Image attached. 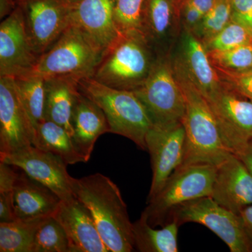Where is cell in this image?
<instances>
[{"label":"cell","instance_id":"cell-20","mask_svg":"<svg viewBox=\"0 0 252 252\" xmlns=\"http://www.w3.org/2000/svg\"><path fill=\"white\" fill-rule=\"evenodd\" d=\"M199 91L208 98L223 82L209 57L205 46L190 31H186L182 57L178 59Z\"/></svg>","mask_w":252,"mask_h":252},{"label":"cell","instance_id":"cell-27","mask_svg":"<svg viewBox=\"0 0 252 252\" xmlns=\"http://www.w3.org/2000/svg\"><path fill=\"white\" fill-rule=\"evenodd\" d=\"M32 252H71L67 235L53 217H46L38 228Z\"/></svg>","mask_w":252,"mask_h":252},{"label":"cell","instance_id":"cell-34","mask_svg":"<svg viewBox=\"0 0 252 252\" xmlns=\"http://www.w3.org/2000/svg\"><path fill=\"white\" fill-rule=\"evenodd\" d=\"M230 19L245 26L252 33V0H230Z\"/></svg>","mask_w":252,"mask_h":252},{"label":"cell","instance_id":"cell-12","mask_svg":"<svg viewBox=\"0 0 252 252\" xmlns=\"http://www.w3.org/2000/svg\"><path fill=\"white\" fill-rule=\"evenodd\" d=\"M35 127L20 98L14 78L0 77V158L32 145Z\"/></svg>","mask_w":252,"mask_h":252},{"label":"cell","instance_id":"cell-39","mask_svg":"<svg viewBox=\"0 0 252 252\" xmlns=\"http://www.w3.org/2000/svg\"><path fill=\"white\" fill-rule=\"evenodd\" d=\"M20 0H0V16L1 18L8 16L19 5Z\"/></svg>","mask_w":252,"mask_h":252},{"label":"cell","instance_id":"cell-14","mask_svg":"<svg viewBox=\"0 0 252 252\" xmlns=\"http://www.w3.org/2000/svg\"><path fill=\"white\" fill-rule=\"evenodd\" d=\"M39 57L30 40L22 9L18 5L0 25V77L29 74Z\"/></svg>","mask_w":252,"mask_h":252},{"label":"cell","instance_id":"cell-2","mask_svg":"<svg viewBox=\"0 0 252 252\" xmlns=\"http://www.w3.org/2000/svg\"><path fill=\"white\" fill-rule=\"evenodd\" d=\"M185 99L182 123L186 133L185 152L182 165H220L230 152L222 142L220 130L208 101L194 84L179 59L172 64Z\"/></svg>","mask_w":252,"mask_h":252},{"label":"cell","instance_id":"cell-1","mask_svg":"<svg viewBox=\"0 0 252 252\" xmlns=\"http://www.w3.org/2000/svg\"><path fill=\"white\" fill-rule=\"evenodd\" d=\"M71 185L74 196L91 212L109 252L133 251V223L117 185L100 173L80 179L72 177Z\"/></svg>","mask_w":252,"mask_h":252},{"label":"cell","instance_id":"cell-23","mask_svg":"<svg viewBox=\"0 0 252 252\" xmlns=\"http://www.w3.org/2000/svg\"><path fill=\"white\" fill-rule=\"evenodd\" d=\"M177 16L171 0H144L139 29L154 50L166 38Z\"/></svg>","mask_w":252,"mask_h":252},{"label":"cell","instance_id":"cell-24","mask_svg":"<svg viewBox=\"0 0 252 252\" xmlns=\"http://www.w3.org/2000/svg\"><path fill=\"white\" fill-rule=\"evenodd\" d=\"M180 225L169 222L160 229L149 224L146 219L133 223L135 248L141 252H178V230Z\"/></svg>","mask_w":252,"mask_h":252},{"label":"cell","instance_id":"cell-25","mask_svg":"<svg viewBox=\"0 0 252 252\" xmlns=\"http://www.w3.org/2000/svg\"><path fill=\"white\" fill-rule=\"evenodd\" d=\"M46 218L0 222V252H32L36 232Z\"/></svg>","mask_w":252,"mask_h":252},{"label":"cell","instance_id":"cell-32","mask_svg":"<svg viewBox=\"0 0 252 252\" xmlns=\"http://www.w3.org/2000/svg\"><path fill=\"white\" fill-rule=\"evenodd\" d=\"M144 0H115L114 16L119 31L139 29Z\"/></svg>","mask_w":252,"mask_h":252},{"label":"cell","instance_id":"cell-3","mask_svg":"<svg viewBox=\"0 0 252 252\" xmlns=\"http://www.w3.org/2000/svg\"><path fill=\"white\" fill-rule=\"evenodd\" d=\"M156 59L140 29L121 32L104 49L92 78L109 87L133 91L145 80Z\"/></svg>","mask_w":252,"mask_h":252},{"label":"cell","instance_id":"cell-16","mask_svg":"<svg viewBox=\"0 0 252 252\" xmlns=\"http://www.w3.org/2000/svg\"><path fill=\"white\" fill-rule=\"evenodd\" d=\"M211 197L237 215L252 205V176L235 154L217 165Z\"/></svg>","mask_w":252,"mask_h":252},{"label":"cell","instance_id":"cell-31","mask_svg":"<svg viewBox=\"0 0 252 252\" xmlns=\"http://www.w3.org/2000/svg\"><path fill=\"white\" fill-rule=\"evenodd\" d=\"M17 173L12 165L0 162V222L17 220L14 207V187Z\"/></svg>","mask_w":252,"mask_h":252},{"label":"cell","instance_id":"cell-21","mask_svg":"<svg viewBox=\"0 0 252 252\" xmlns=\"http://www.w3.org/2000/svg\"><path fill=\"white\" fill-rule=\"evenodd\" d=\"M45 120L62 126L72 137V114L79 94V82L59 78L45 80Z\"/></svg>","mask_w":252,"mask_h":252},{"label":"cell","instance_id":"cell-28","mask_svg":"<svg viewBox=\"0 0 252 252\" xmlns=\"http://www.w3.org/2000/svg\"><path fill=\"white\" fill-rule=\"evenodd\" d=\"M231 17L230 0H217L192 33L205 44L228 24Z\"/></svg>","mask_w":252,"mask_h":252},{"label":"cell","instance_id":"cell-35","mask_svg":"<svg viewBox=\"0 0 252 252\" xmlns=\"http://www.w3.org/2000/svg\"><path fill=\"white\" fill-rule=\"evenodd\" d=\"M180 16H182L186 31L192 32L201 22L204 15L187 3L184 2L180 9Z\"/></svg>","mask_w":252,"mask_h":252},{"label":"cell","instance_id":"cell-11","mask_svg":"<svg viewBox=\"0 0 252 252\" xmlns=\"http://www.w3.org/2000/svg\"><path fill=\"white\" fill-rule=\"evenodd\" d=\"M186 133L182 122L153 124L146 136L150 156L152 180L147 201L153 198L176 169L182 165L185 152Z\"/></svg>","mask_w":252,"mask_h":252},{"label":"cell","instance_id":"cell-19","mask_svg":"<svg viewBox=\"0 0 252 252\" xmlns=\"http://www.w3.org/2000/svg\"><path fill=\"white\" fill-rule=\"evenodd\" d=\"M19 170L14 187L15 213L17 219L53 217L61 203V198L46 186Z\"/></svg>","mask_w":252,"mask_h":252},{"label":"cell","instance_id":"cell-17","mask_svg":"<svg viewBox=\"0 0 252 252\" xmlns=\"http://www.w3.org/2000/svg\"><path fill=\"white\" fill-rule=\"evenodd\" d=\"M115 0H76L71 23L105 49L120 34L114 16Z\"/></svg>","mask_w":252,"mask_h":252},{"label":"cell","instance_id":"cell-38","mask_svg":"<svg viewBox=\"0 0 252 252\" xmlns=\"http://www.w3.org/2000/svg\"><path fill=\"white\" fill-rule=\"evenodd\" d=\"M216 1L217 0H185L184 2L193 6L205 16L213 7Z\"/></svg>","mask_w":252,"mask_h":252},{"label":"cell","instance_id":"cell-15","mask_svg":"<svg viewBox=\"0 0 252 252\" xmlns=\"http://www.w3.org/2000/svg\"><path fill=\"white\" fill-rule=\"evenodd\" d=\"M53 217L66 232L71 252H109L91 212L74 195L61 200Z\"/></svg>","mask_w":252,"mask_h":252},{"label":"cell","instance_id":"cell-33","mask_svg":"<svg viewBox=\"0 0 252 252\" xmlns=\"http://www.w3.org/2000/svg\"><path fill=\"white\" fill-rule=\"evenodd\" d=\"M216 69L225 86L252 101V70L233 72Z\"/></svg>","mask_w":252,"mask_h":252},{"label":"cell","instance_id":"cell-22","mask_svg":"<svg viewBox=\"0 0 252 252\" xmlns=\"http://www.w3.org/2000/svg\"><path fill=\"white\" fill-rule=\"evenodd\" d=\"M33 146L57 156L67 165L86 162L72 136L62 126L44 120L36 127Z\"/></svg>","mask_w":252,"mask_h":252},{"label":"cell","instance_id":"cell-9","mask_svg":"<svg viewBox=\"0 0 252 252\" xmlns=\"http://www.w3.org/2000/svg\"><path fill=\"white\" fill-rule=\"evenodd\" d=\"M206 99L216 119L222 142L228 152L236 155L252 140V101L223 83Z\"/></svg>","mask_w":252,"mask_h":252},{"label":"cell","instance_id":"cell-30","mask_svg":"<svg viewBox=\"0 0 252 252\" xmlns=\"http://www.w3.org/2000/svg\"><path fill=\"white\" fill-rule=\"evenodd\" d=\"M252 42V33L245 26L230 19L225 26L205 44L207 53L226 51Z\"/></svg>","mask_w":252,"mask_h":252},{"label":"cell","instance_id":"cell-7","mask_svg":"<svg viewBox=\"0 0 252 252\" xmlns=\"http://www.w3.org/2000/svg\"><path fill=\"white\" fill-rule=\"evenodd\" d=\"M132 92L143 103L153 124L182 122L185 99L167 58L157 56L145 80Z\"/></svg>","mask_w":252,"mask_h":252},{"label":"cell","instance_id":"cell-8","mask_svg":"<svg viewBox=\"0 0 252 252\" xmlns=\"http://www.w3.org/2000/svg\"><path fill=\"white\" fill-rule=\"evenodd\" d=\"M172 220L180 225L190 222L205 225L223 240L231 252H252V242L240 215L221 206L211 196L195 199L176 207L167 223Z\"/></svg>","mask_w":252,"mask_h":252},{"label":"cell","instance_id":"cell-4","mask_svg":"<svg viewBox=\"0 0 252 252\" xmlns=\"http://www.w3.org/2000/svg\"><path fill=\"white\" fill-rule=\"evenodd\" d=\"M104 51L85 32L70 23L59 39L39 56L29 74L44 80L61 78L79 82L93 77Z\"/></svg>","mask_w":252,"mask_h":252},{"label":"cell","instance_id":"cell-6","mask_svg":"<svg viewBox=\"0 0 252 252\" xmlns=\"http://www.w3.org/2000/svg\"><path fill=\"white\" fill-rule=\"evenodd\" d=\"M217 166L210 164L181 165L165 185L147 202L142 216L153 227L163 226L172 210L182 204L211 196Z\"/></svg>","mask_w":252,"mask_h":252},{"label":"cell","instance_id":"cell-10","mask_svg":"<svg viewBox=\"0 0 252 252\" xmlns=\"http://www.w3.org/2000/svg\"><path fill=\"white\" fill-rule=\"evenodd\" d=\"M76 0H20L25 26L38 56L45 53L70 25Z\"/></svg>","mask_w":252,"mask_h":252},{"label":"cell","instance_id":"cell-36","mask_svg":"<svg viewBox=\"0 0 252 252\" xmlns=\"http://www.w3.org/2000/svg\"><path fill=\"white\" fill-rule=\"evenodd\" d=\"M239 215L241 219L244 229L252 243V205L243 209Z\"/></svg>","mask_w":252,"mask_h":252},{"label":"cell","instance_id":"cell-37","mask_svg":"<svg viewBox=\"0 0 252 252\" xmlns=\"http://www.w3.org/2000/svg\"><path fill=\"white\" fill-rule=\"evenodd\" d=\"M237 157L240 159L244 165L248 169V171L252 176V140L238 154Z\"/></svg>","mask_w":252,"mask_h":252},{"label":"cell","instance_id":"cell-13","mask_svg":"<svg viewBox=\"0 0 252 252\" xmlns=\"http://www.w3.org/2000/svg\"><path fill=\"white\" fill-rule=\"evenodd\" d=\"M0 162L23 170L52 190L61 200L74 196L67 165L54 154L30 145L1 158Z\"/></svg>","mask_w":252,"mask_h":252},{"label":"cell","instance_id":"cell-29","mask_svg":"<svg viewBox=\"0 0 252 252\" xmlns=\"http://www.w3.org/2000/svg\"><path fill=\"white\" fill-rule=\"evenodd\" d=\"M214 67L233 72L252 70V42L226 51L208 53Z\"/></svg>","mask_w":252,"mask_h":252},{"label":"cell","instance_id":"cell-18","mask_svg":"<svg viewBox=\"0 0 252 252\" xmlns=\"http://www.w3.org/2000/svg\"><path fill=\"white\" fill-rule=\"evenodd\" d=\"M72 127V140L86 162L90 159L97 139L110 132L103 111L80 91L73 110Z\"/></svg>","mask_w":252,"mask_h":252},{"label":"cell","instance_id":"cell-40","mask_svg":"<svg viewBox=\"0 0 252 252\" xmlns=\"http://www.w3.org/2000/svg\"><path fill=\"white\" fill-rule=\"evenodd\" d=\"M171 1L173 3L174 6H175L177 14L180 16V9L185 0H171Z\"/></svg>","mask_w":252,"mask_h":252},{"label":"cell","instance_id":"cell-26","mask_svg":"<svg viewBox=\"0 0 252 252\" xmlns=\"http://www.w3.org/2000/svg\"><path fill=\"white\" fill-rule=\"evenodd\" d=\"M20 98L34 127L45 120V80L39 76L28 74L14 78Z\"/></svg>","mask_w":252,"mask_h":252},{"label":"cell","instance_id":"cell-5","mask_svg":"<svg viewBox=\"0 0 252 252\" xmlns=\"http://www.w3.org/2000/svg\"><path fill=\"white\" fill-rule=\"evenodd\" d=\"M79 89L103 111L110 132L124 136L147 151L146 136L153 122L134 92L109 87L91 77L79 81Z\"/></svg>","mask_w":252,"mask_h":252}]
</instances>
